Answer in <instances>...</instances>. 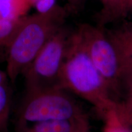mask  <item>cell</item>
Wrapping results in <instances>:
<instances>
[{
  "instance_id": "obj_2",
  "label": "cell",
  "mask_w": 132,
  "mask_h": 132,
  "mask_svg": "<svg viewBox=\"0 0 132 132\" xmlns=\"http://www.w3.org/2000/svg\"><path fill=\"white\" fill-rule=\"evenodd\" d=\"M66 16V10L58 6L47 13L24 16L7 47L6 73L12 84L64 26Z\"/></svg>"
},
{
  "instance_id": "obj_11",
  "label": "cell",
  "mask_w": 132,
  "mask_h": 132,
  "mask_svg": "<svg viewBox=\"0 0 132 132\" xmlns=\"http://www.w3.org/2000/svg\"><path fill=\"white\" fill-rule=\"evenodd\" d=\"M24 16L17 20L0 19V48H7Z\"/></svg>"
},
{
  "instance_id": "obj_12",
  "label": "cell",
  "mask_w": 132,
  "mask_h": 132,
  "mask_svg": "<svg viewBox=\"0 0 132 132\" xmlns=\"http://www.w3.org/2000/svg\"><path fill=\"white\" fill-rule=\"evenodd\" d=\"M104 119L105 125L103 132H131L129 127L120 117L117 108L107 114Z\"/></svg>"
},
{
  "instance_id": "obj_15",
  "label": "cell",
  "mask_w": 132,
  "mask_h": 132,
  "mask_svg": "<svg viewBox=\"0 0 132 132\" xmlns=\"http://www.w3.org/2000/svg\"><path fill=\"white\" fill-rule=\"evenodd\" d=\"M124 80L127 84L128 90V98L127 101L132 102V72L125 77Z\"/></svg>"
},
{
  "instance_id": "obj_9",
  "label": "cell",
  "mask_w": 132,
  "mask_h": 132,
  "mask_svg": "<svg viewBox=\"0 0 132 132\" xmlns=\"http://www.w3.org/2000/svg\"><path fill=\"white\" fill-rule=\"evenodd\" d=\"M31 0H0V19L17 20L25 16Z\"/></svg>"
},
{
  "instance_id": "obj_1",
  "label": "cell",
  "mask_w": 132,
  "mask_h": 132,
  "mask_svg": "<svg viewBox=\"0 0 132 132\" xmlns=\"http://www.w3.org/2000/svg\"><path fill=\"white\" fill-rule=\"evenodd\" d=\"M63 89L73 92L94 106L104 118L116 109L108 85L97 70L77 31L72 32L62 70Z\"/></svg>"
},
{
  "instance_id": "obj_16",
  "label": "cell",
  "mask_w": 132,
  "mask_h": 132,
  "mask_svg": "<svg viewBox=\"0 0 132 132\" xmlns=\"http://www.w3.org/2000/svg\"><path fill=\"white\" fill-rule=\"evenodd\" d=\"M7 79L9 78L7 73H5L4 72L0 70V86L7 85Z\"/></svg>"
},
{
  "instance_id": "obj_4",
  "label": "cell",
  "mask_w": 132,
  "mask_h": 132,
  "mask_svg": "<svg viewBox=\"0 0 132 132\" xmlns=\"http://www.w3.org/2000/svg\"><path fill=\"white\" fill-rule=\"evenodd\" d=\"M87 118L74 99L61 89L26 93L19 109L18 127L40 122Z\"/></svg>"
},
{
  "instance_id": "obj_10",
  "label": "cell",
  "mask_w": 132,
  "mask_h": 132,
  "mask_svg": "<svg viewBox=\"0 0 132 132\" xmlns=\"http://www.w3.org/2000/svg\"><path fill=\"white\" fill-rule=\"evenodd\" d=\"M11 108V94L8 86H0V132L7 130Z\"/></svg>"
},
{
  "instance_id": "obj_5",
  "label": "cell",
  "mask_w": 132,
  "mask_h": 132,
  "mask_svg": "<svg viewBox=\"0 0 132 132\" xmlns=\"http://www.w3.org/2000/svg\"><path fill=\"white\" fill-rule=\"evenodd\" d=\"M92 62L113 92L119 90L124 72L114 45L101 28L82 24L77 29Z\"/></svg>"
},
{
  "instance_id": "obj_13",
  "label": "cell",
  "mask_w": 132,
  "mask_h": 132,
  "mask_svg": "<svg viewBox=\"0 0 132 132\" xmlns=\"http://www.w3.org/2000/svg\"><path fill=\"white\" fill-rule=\"evenodd\" d=\"M117 111L123 121L129 127L132 128V102L126 101L122 104L118 103Z\"/></svg>"
},
{
  "instance_id": "obj_7",
  "label": "cell",
  "mask_w": 132,
  "mask_h": 132,
  "mask_svg": "<svg viewBox=\"0 0 132 132\" xmlns=\"http://www.w3.org/2000/svg\"><path fill=\"white\" fill-rule=\"evenodd\" d=\"M89 128L88 118L53 120L18 127V132H69Z\"/></svg>"
},
{
  "instance_id": "obj_14",
  "label": "cell",
  "mask_w": 132,
  "mask_h": 132,
  "mask_svg": "<svg viewBox=\"0 0 132 132\" xmlns=\"http://www.w3.org/2000/svg\"><path fill=\"white\" fill-rule=\"evenodd\" d=\"M35 6L37 13H47L57 6L56 0H36L33 4Z\"/></svg>"
},
{
  "instance_id": "obj_17",
  "label": "cell",
  "mask_w": 132,
  "mask_h": 132,
  "mask_svg": "<svg viewBox=\"0 0 132 132\" xmlns=\"http://www.w3.org/2000/svg\"><path fill=\"white\" fill-rule=\"evenodd\" d=\"M69 132H90V128H81V129L73 130V131H71Z\"/></svg>"
},
{
  "instance_id": "obj_18",
  "label": "cell",
  "mask_w": 132,
  "mask_h": 132,
  "mask_svg": "<svg viewBox=\"0 0 132 132\" xmlns=\"http://www.w3.org/2000/svg\"><path fill=\"white\" fill-rule=\"evenodd\" d=\"M69 1H70L71 3H76L78 0H69Z\"/></svg>"
},
{
  "instance_id": "obj_3",
  "label": "cell",
  "mask_w": 132,
  "mask_h": 132,
  "mask_svg": "<svg viewBox=\"0 0 132 132\" xmlns=\"http://www.w3.org/2000/svg\"><path fill=\"white\" fill-rule=\"evenodd\" d=\"M72 32L61 28L26 69L22 75L26 93L63 89L62 70Z\"/></svg>"
},
{
  "instance_id": "obj_8",
  "label": "cell",
  "mask_w": 132,
  "mask_h": 132,
  "mask_svg": "<svg viewBox=\"0 0 132 132\" xmlns=\"http://www.w3.org/2000/svg\"><path fill=\"white\" fill-rule=\"evenodd\" d=\"M102 10L100 21L103 23L113 21L126 14L132 7V0H101Z\"/></svg>"
},
{
  "instance_id": "obj_6",
  "label": "cell",
  "mask_w": 132,
  "mask_h": 132,
  "mask_svg": "<svg viewBox=\"0 0 132 132\" xmlns=\"http://www.w3.org/2000/svg\"><path fill=\"white\" fill-rule=\"evenodd\" d=\"M107 34L118 51L125 77L132 72V24H125Z\"/></svg>"
}]
</instances>
